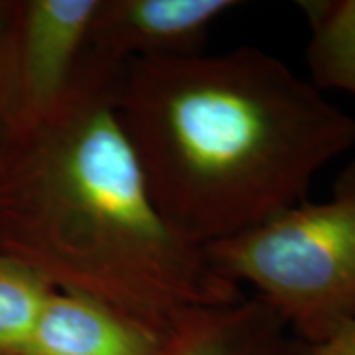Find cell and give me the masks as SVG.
<instances>
[{
  "instance_id": "3957f363",
  "label": "cell",
  "mask_w": 355,
  "mask_h": 355,
  "mask_svg": "<svg viewBox=\"0 0 355 355\" xmlns=\"http://www.w3.org/2000/svg\"><path fill=\"white\" fill-rule=\"evenodd\" d=\"M217 270L272 306L316 347L355 322V160L326 202H300L266 223L205 249Z\"/></svg>"
},
{
  "instance_id": "277c9868",
  "label": "cell",
  "mask_w": 355,
  "mask_h": 355,
  "mask_svg": "<svg viewBox=\"0 0 355 355\" xmlns=\"http://www.w3.org/2000/svg\"><path fill=\"white\" fill-rule=\"evenodd\" d=\"M99 0H12L2 51V137L58 109L87 55Z\"/></svg>"
},
{
  "instance_id": "ba28073f",
  "label": "cell",
  "mask_w": 355,
  "mask_h": 355,
  "mask_svg": "<svg viewBox=\"0 0 355 355\" xmlns=\"http://www.w3.org/2000/svg\"><path fill=\"white\" fill-rule=\"evenodd\" d=\"M310 40L306 64L312 83L355 95V0L300 2Z\"/></svg>"
},
{
  "instance_id": "30bf717a",
  "label": "cell",
  "mask_w": 355,
  "mask_h": 355,
  "mask_svg": "<svg viewBox=\"0 0 355 355\" xmlns=\"http://www.w3.org/2000/svg\"><path fill=\"white\" fill-rule=\"evenodd\" d=\"M306 355H355V322L336 331L328 342L310 347Z\"/></svg>"
},
{
  "instance_id": "7a4b0ae2",
  "label": "cell",
  "mask_w": 355,
  "mask_h": 355,
  "mask_svg": "<svg viewBox=\"0 0 355 355\" xmlns=\"http://www.w3.org/2000/svg\"><path fill=\"white\" fill-rule=\"evenodd\" d=\"M121 69L85 55L58 109L0 139V251L55 291L166 328L243 294L154 205L114 109Z\"/></svg>"
},
{
  "instance_id": "5b68a950",
  "label": "cell",
  "mask_w": 355,
  "mask_h": 355,
  "mask_svg": "<svg viewBox=\"0 0 355 355\" xmlns=\"http://www.w3.org/2000/svg\"><path fill=\"white\" fill-rule=\"evenodd\" d=\"M237 6L233 0H99L87 58L125 67L135 60L198 53L211 26Z\"/></svg>"
},
{
  "instance_id": "8fae6325",
  "label": "cell",
  "mask_w": 355,
  "mask_h": 355,
  "mask_svg": "<svg viewBox=\"0 0 355 355\" xmlns=\"http://www.w3.org/2000/svg\"><path fill=\"white\" fill-rule=\"evenodd\" d=\"M10 4L12 0H0V73H2V51H4V38H6V28L10 20ZM2 107H0V139H2Z\"/></svg>"
},
{
  "instance_id": "6da1fadb",
  "label": "cell",
  "mask_w": 355,
  "mask_h": 355,
  "mask_svg": "<svg viewBox=\"0 0 355 355\" xmlns=\"http://www.w3.org/2000/svg\"><path fill=\"white\" fill-rule=\"evenodd\" d=\"M119 123L166 223L205 251L300 202L355 144V119L268 51L128 62Z\"/></svg>"
},
{
  "instance_id": "9c48e42d",
  "label": "cell",
  "mask_w": 355,
  "mask_h": 355,
  "mask_svg": "<svg viewBox=\"0 0 355 355\" xmlns=\"http://www.w3.org/2000/svg\"><path fill=\"white\" fill-rule=\"evenodd\" d=\"M53 291L34 268L0 251V355H24Z\"/></svg>"
},
{
  "instance_id": "52a82bcc",
  "label": "cell",
  "mask_w": 355,
  "mask_h": 355,
  "mask_svg": "<svg viewBox=\"0 0 355 355\" xmlns=\"http://www.w3.org/2000/svg\"><path fill=\"white\" fill-rule=\"evenodd\" d=\"M164 330L97 300L53 291L24 355H160Z\"/></svg>"
},
{
  "instance_id": "8992f818",
  "label": "cell",
  "mask_w": 355,
  "mask_h": 355,
  "mask_svg": "<svg viewBox=\"0 0 355 355\" xmlns=\"http://www.w3.org/2000/svg\"><path fill=\"white\" fill-rule=\"evenodd\" d=\"M308 345L261 296L180 312L164 330L160 355H306Z\"/></svg>"
}]
</instances>
